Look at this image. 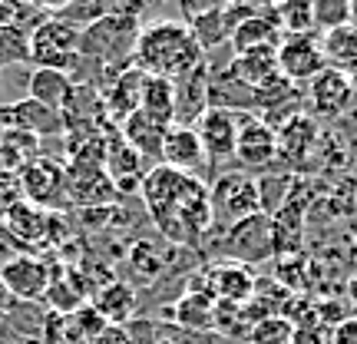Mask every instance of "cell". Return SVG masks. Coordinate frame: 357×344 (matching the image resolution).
<instances>
[{"label":"cell","mask_w":357,"mask_h":344,"mask_svg":"<svg viewBox=\"0 0 357 344\" xmlns=\"http://www.w3.org/2000/svg\"><path fill=\"white\" fill-rule=\"evenodd\" d=\"M142 199L153 212L155 225L172 242H189L212 225V199L202 179L155 166L142 176Z\"/></svg>","instance_id":"1"},{"label":"cell","mask_w":357,"mask_h":344,"mask_svg":"<svg viewBox=\"0 0 357 344\" xmlns=\"http://www.w3.org/2000/svg\"><path fill=\"white\" fill-rule=\"evenodd\" d=\"M205 63V50L192 37L185 20H155L139 27V37L132 47V66L146 77L182 80Z\"/></svg>","instance_id":"2"},{"label":"cell","mask_w":357,"mask_h":344,"mask_svg":"<svg viewBox=\"0 0 357 344\" xmlns=\"http://www.w3.org/2000/svg\"><path fill=\"white\" fill-rule=\"evenodd\" d=\"M79 43H83V30L60 17H47L26 37V60H33L40 70L70 73L79 63Z\"/></svg>","instance_id":"3"},{"label":"cell","mask_w":357,"mask_h":344,"mask_svg":"<svg viewBox=\"0 0 357 344\" xmlns=\"http://www.w3.org/2000/svg\"><path fill=\"white\" fill-rule=\"evenodd\" d=\"M208 199H212V216L225 218L229 225L261 212L258 179L245 176V172H229V176H222L215 182V189L208 192Z\"/></svg>","instance_id":"4"},{"label":"cell","mask_w":357,"mask_h":344,"mask_svg":"<svg viewBox=\"0 0 357 344\" xmlns=\"http://www.w3.org/2000/svg\"><path fill=\"white\" fill-rule=\"evenodd\" d=\"M255 271L235 258L215 262L212 268H205L202 278H199V292L212 294L215 301H229V305H248L252 294H255Z\"/></svg>","instance_id":"5"},{"label":"cell","mask_w":357,"mask_h":344,"mask_svg":"<svg viewBox=\"0 0 357 344\" xmlns=\"http://www.w3.org/2000/svg\"><path fill=\"white\" fill-rule=\"evenodd\" d=\"M195 133H199L205 159H208L212 166L235 159V142H238V113H235V110L208 106L202 113V119L195 123Z\"/></svg>","instance_id":"6"},{"label":"cell","mask_w":357,"mask_h":344,"mask_svg":"<svg viewBox=\"0 0 357 344\" xmlns=\"http://www.w3.org/2000/svg\"><path fill=\"white\" fill-rule=\"evenodd\" d=\"M50 265L37 255H13L0 268V281L17 301H40L50 288Z\"/></svg>","instance_id":"7"},{"label":"cell","mask_w":357,"mask_h":344,"mask_svg":"<svg viewBox=\"0 0 357 344\" xmlns=\"http://www.w3.org/2000/svg\"><path fill=\"white\" fill-rule=\"evenodd\" d=\"M235 159L245 169H265L278 159V133L261 123L258 116L238 113V142H235Z\"/></svg>","instance_id":"8"},{"label":"cell","mask_w":357,"mask_h":344,"mask_svg":"<svg viewBox=\"0 0 357 344\" xmlns=\"http://www.w3.org/2000/svg\"><path fill=\"white\" fill-rule=\"evenodd\" d=\"M328 66V57L314 37H288L278 43V73L291 83H311Z\"/></svg>","instance_id":"9"},{"label":"cell","mask_w":357,"mask_h":344,"mask_svg":"<svg viewBox=\"0 0 357 344\" xmlns=\"http://www.w3.org/2000/svg\"><path fill=\"white\" fill-rule=\"evenodd\" d=\"M229 248L235 262H265V258L275 255V242H271V216L258 212V216H248L242 222H235L229 229Z\"/></svg>","instance_id":"10"},{"label":"cell","mask_w":357,"mask_h":344,"mask_svg":"<svg viewBox=\"0 0 357 344\" xmlns=\"http://www.w3.org/2000/svg\"><path fill=\"white\" fill-rule=\"evenodd\" d=\"M307 96H311V106L318 116H341L354 100V87H351V77L337 66H324L318 77L307 83Z\"/></svg>","instance_id":"11"},{"label":"cell","mask_w":357,"mask_h":344,"mask_svg":"<svg viewBox=\"0 0 357 344\" xmlns=\"http://www.w3.org/2000/svg\"><path fill=\"white\" fill-rule=\"evenodd\" d=\"M0 126L17 129V133H30V136H53V133L63 129V116L26 96L20 103H10V106L3 103L0 106Z\"/></svg>","instance_id":"12"},{"label":"cell","mask_w":357,"mask_h":344,"mask_svg":"<svg viewBox=\"0 0 357 344\" xmlns=\"http://www.w3.org/2000/svg\"><path fill=\"white\" fill-rule=\"evenodd\" d=\"M208 163L205 159V149H202V140H199V133L195 126H172L166 129V136H162V153H159V166H169L176 169V172H195V169Z\"/></svg>","instance_id":"13"},{"label":"cell","mask_w":357,"mask_h":344,"mask_svg":"<svg viewBox=\"0 0 357 344\" xmlns=\"http://www.w3.org/2000/svg\"><path fill=\"white\" fill-rule=\"evenodd\" d=\"M20 182H24V199L30 205H37V209L53 205L60 199V192L66 189L63 169L50 163V159H43V156H37L33 163H26L20 169Z\"/></svg>","instance_id":"14"},{"label":"cell","mask_w":357,"mask_h":344,"mask_svg":"<svg viewBox=\"0 0 357 344\" xmlns=\"http://www.w3.org/2000/svg\"><path fill=\"white\" fill-rule=\"evenodd\" d=\"M229 70L248 93H255L278 77V47H255V50L238 53Z\"/></svg>","instance_id":"15"},{"label":"cell","mask_w":357,"mask_h":344,"mask_svg":"<svg viewBox=\"0 0 357 344\" xmlns=\"http://www.w3.org/2000/svg\"><path fill=\"white\" fill-rule=\"evenodd\" d=\"M278 17H275V7H258L255 17H248L231 30V50L235 57L245 50H255V47H278Z\"/></svg>","instance_id":"16"},{"label":"cell","mask_w":357,"mask_h":344,"mask_svg":"<svg viewBox=\"0 0 357 344\" xmlns=\"http://www.w3.org/2000/svg\"><path fill=\"white\" fill-rule=\"evenodd\" d=\"M208 73H205V63L189 73V77L176 80V123L178 126H195L202 113L208 110Z\"/></svg>","instance_id":"17"},{"label":"cell","mask_w":357,"mask_h":344,"mask_svg":"<svg viewBox=\"0 0 357 344\" xmlns=\"http://www.w3.org/2000/svg\"><path fill=\"white\" fill-rule=\"evenodd\" d=\"M278 159H288V163H298V159H305L314 146H318V140H321V129H318V123L311 119V116H305V113H298V116H291L288 123H281L278 129Z\"/></svg>","instance_id":"18"},{"label":"cell","mask_w":357,"mask_h":344,"mask_svg":"<svg viewBox=\"0 0 357 344\" xmlns=\"http://www.w3.org/2000/svg\"><path fill=\"white\" fill-rule=\"evenodd\" d=\"M26 93H30V100L40 103V106H47V110H56V113L63 116L66 103L73 96V80L70 73H60V70H33L30 80H26Z\"/></svg>","instance_id":"19"},{"label":"cell","mask_w":357,"mask_h":344,"mask_svg":"<svg viewBox=\"0 0 357 344\" xmlns=\"http://www.w3.org/2000/svg\"><path fill=\"white\" fill-rule=\"evenodd\" d=\"M172 324L192 334H208L215 328V298L205 292H185L172 308Z\"/></svg>","instance_id":"20"},{"label":"cell","mask_w":357,"mask_h":344,"mask_svg":"<svg viewBox=\"0 0 357 344\" xmlns=\"http://www.w3.org/2000/svg\"><path fill=\"white\" fill-rule=\"evenodd\" d=\"M93 308L102 315L106 324L126 328L129 321H132V315H136L139 301H136V292L129 288L126 281H106L100 292H96V298H93Z\"/></svg>","instance_id":"21"},{"label":"cell","mask_w":357,"mask_h":344,"mask_svg":"<svg viewBox=\"0 0 357 344\" xmlns=\"http://www.w3.org/2000/svg\"><path fill=\"white\" fill-rule=\"evenodd\" d=\"M47 229H50V212L47 209H37L30 202H20L7 209V235L20 245H40L47 239Z\"/></svg>","instance_id":"22"},{"label":"cell","mask_w":357,"mask_h":344,"mask_svg":"<svg viewBox=\"0 0 357 344\" xmlns=\"http://www.w3.org/2000/svg\"><path fill=\"white\" fill-rule=\"evenodd\" d=\"M166 129L169 126H159V123L149 119L142 110H136V113H129L126 119H123V140H126V146H132L142 159H159Z\"/></svg>","instance_id":"23"},{"label":"cell","mask_w":357,"mask_h":344,"mask_svg":"<svg viewBox=\"0 0 357 344\" xmlns=\"http://www.w3.org/2000/svg\"><path fill=\"white\" fill-rule=\"evenodd\" d=\"M139 110L159 126H172L176 123V83L162 77H146L139 96Z\"/></svg>","instance_id":"24"},{"label":"cell","mask_w":357,"mask_h":344,"mask_svg":"<svg viewBox=\"0 0 357 344\" xmlns=\"http://www.w3.org/2000/svg\"><path fill=\"white\" fill-rule=\"evenodd\" d=\"M185 10V7H182ZM185 24H189L192 37L199 40L202 50H215L231 37V27L225 20V7H202V10H185Z\"/></svg>","instance_id":"25"},{"label":"cell","mask_w":357,"mask_h":344,"mask_svg":"<svg viewBox=\"0 0 357 344\" xmlns=\"http://www.w3.org/2000/svg\"><path fill=\"white\" fill-rule=\"evenodd\" d=\"M142 83H146V73H139L136 66L123 70V73L113 80V89L106 93V106H109V110H116V113L126 119L129 113H136V110H139Z\"/></svg>","instance_id":"26"},{"label":"cell","mask_w":357,"mask_h":344,"mask_svg":"<svg viewBox=\"0 0 357 344\" xmlns=\"http://www.w3.org/2000/svg\"><path fill=\"white\" fill-rule=\"evenodd\" d=\"M83 292H86V285L73 271H60V275H50L47 301L53 305L56 315H73V311L83 308Z\"/></svg>","instance_id":"27"},{"label":"cell","mask_w":357,"mask_h":344,"mask_svg":"<svg viewBox=\"0 0 357 344\" xmlns=\"http://www.w3.org/2000/svg\"><path fill=\"white\" fill-rule=\"evenodd\" d=\"M294 338V321L284 318V315H268V318L255 321L245 341L248 344H291Z\"/></svg>","instance_id":"28"},{"label":"cell","mask_w":357,"mask_h":344,"mask_svg":"<svg viewBox=\"0 0 357 344\" xmlns=\"http://www.w3.org/2000/svg\"><path fill=\"white\" fill-rule=\"evenodd\" d=\"M275 17L281 30H288L291 37H307V30L314 27V3H281L275 7Z\"/></svg>","instance_id":"29"},{"label":"cell","mask_w":357,"mask_h":344,"mask_svg":"<svg viewBox=\"0 0 357 344\" xmlns=\"http://www.w3.org/2000/svg\"><path fill=\"white\" fill-rule=\"evenodd\" d=\"M351 17H354V7H351V3H314V27L341 30V27H347Z\"/></svg>","instance_id":"30"},{"label":"cell","mask_w":357,"mask_h":344,"mask_svg":"<svg viewBox=\"0 0 357 344\" xmlns=\"http://www.w3.org/2000/svg\"><path fill=\"white\" fill-rule=\"evenodd\" d=\"M20 202H26L20 172H0V209L7 212V209H13V205H20Z\"/></svg>","instance_id":"31"},{"label":"cell","mask_w":357,"mask_h":344,"mask_svg":"<svg viewBox=\"0 0 357 344\" xmlns=\"http://www.w3.org/2000/svg\"><path fill=\"white\" fill-rule=\"evenodd\" d=\"M291 344H331V328H328V324H321V321L294 324Z\"/></svg>","instance_id":"32"},{"label":"cell","mask_w":357,"mask_h":344,"mask_svg":"<svg viewBox=\"0 0 357 344\" xmlns=\"http://www.w3.org/2000/svg\"><path fill=\"white\" fill-rule=\"evenodd\" d=\"M331 344H357V318H344L331 328Z\"/></svg>","instance_id":"33"},{"label":"cell","mask_w":357,"mask_h":344,"mask_svg":"<svg viewBox=\"0 0 357 344\" xmlns=\"http://www.w3.org/2000/svg\"><path fill=\"white\" fill-rule=\"evenodd\" d=\"M93 344H132V338H129L126 328H116V324H106V331H102Z\"/></svg>","instance_id":"34"},{"label":"cell","mask_w":357,"mask_h":344,"mask_svg":"<svg viewBox=\"0 0 357 344\" xmlns=\"http://www.w3.org/2000/svg\"><path fill=\"white\" fill-rule=\"evenodd\" d=\"M205 344H248V341H242V338H222V334H208V338H205Z\"/></svg>","instance_id":"35"},{"label":"cell","mask_w":357,"mask_h":344,"mask_svg":"<svg viewBox=\"0 0 357 344\" xmlns=\"http://www.w3.org/2000/svg\"><path fill=\"white\" fill-rule=\"evenodd\" d=\"M7 308H10V292H7V288H3V281H0V315H3Z\"/></svg>","instance_id":"36"},{"label":"cell","mask_w":357,"mask_h":344,"mask_svg":"<svg viewBox=\"0 0 357 344\" xmlns=\"http://www.w3.org/2000/svg\"><path fill=\"white\" fill-rule=\"evenodd\" d=\"M0 235H7V212L0 209Z\"/></svg>","instance_id":"37"},{"label":"cell","mask_w":357,"mask_h":344,"mask_svg":"<svg viewBox=\"0 0 357 344\" xmlns=\"http://www.w3.org/2000/svg\"><path fill=\"white\" fill-rule=\"evenodd\" d=\"M351 301H354V308H357V278L351 281Z\"/></svg>","instance_id":"38"}]
</instances>
